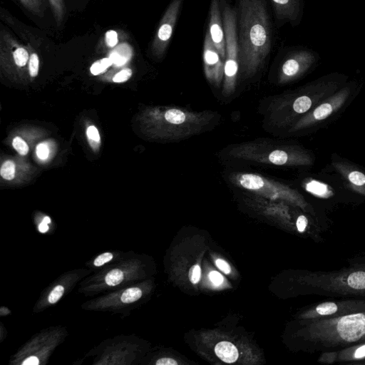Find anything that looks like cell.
Segmentation results:
<instances>
[{"label": "cell", "mask_w": 365, "mask_h": 365, "mask_svg": "<svg viewBox=\"0 0 365 365\" xmlns=\"http://www.w3.org/2000/svg\"><path fill=\"white\" fill-rule=\"evenodd\" d=\"M222 19L225 36V63L224 73L228 82H232L238 71L240 54L236 14L228 5L224 4Z\"/></svg>", "instance_id": "obj_3"}, {"label": "cell", "mask_w": 365, "mask_h": 365, "mask_svg": "<svg viewBox=\"0 0 365 365\" xmlns=\"http://www.w3.org/2000/svg\"><path fill=\"white\" fill-rule=\"evenodd\" d=\"M13 147L21 155H26L29 152V146L20 137H16L12 142Z\"/></svg>", "instance_id": "obj_25"}, {"label": "cell", "mask_w": 365, "mask_h": 365, "mask_svg": "<svg viewBox=\"0 0 365 365\" xmlns=\"http://www.w3.org/2000/svg\"><path fill=\"white\" fill-rule=\"evenodd\" d=\"M27 46L29 51V72L31 77H36L38 73L39 58L32 46L30 45H27Z\"/></svg>", "instance_id": "obj_18"}, {"label": "cell", "mask_w": 365, "mask_h": 365, "mask_svg": "<svg viewBox=\"0 0 365 365\" xmlns=\"http://www.w3.org/2000/svg\"><path fill=\"white\" fill-rule=\"evenodd\" d=\"M332 165L351 188L365 195V171L344 160H333Z\"/></svg>", "instance_id": "obj_9"}, {"label": "cell", "mask_w": 365, "mask_h": 365, "mask_svg": "<svg viewBox=\"0 0 365 365\" xmlns=\"http://www.w3.org/2000/svg\"><path fill=\"white\" fill-rule=\"evenodd\" d=\"M64 292V288L61 285H58L55 287L50 294L48 295V300L49 303L54 304L56 303L63 295Z\"/></svg>", "instance_id": "obj_28"}, {"label": "cell", "mask_w": 365, "mask_h": 365, "mask_svg": "<svg viewBox=\"0 0 365 365\" xmlns=\"http://www.w3.org/2000/svg\"><path fill=\"white\" fill-rule=\"evenodd\" d=\"M110 65V61L108 59H103L100 61L96 62L91 68V71L93 74L97 75L103 72Z\"/></svg>", "instance_id": "obj_27"}, {"label": "cell", "mask_w": 365, "mask_h": 365, "mask_svg": "<svg viewBox=\"0 0 365 365\" xmlns=\"http://www.w3.org/2000/svg\"><path fill=\"white\" fill-rule=\"evenodd\" d=\"M347 284L353 289H365V272L359 271L350 274L347 278Z\"/></svg>", "instance_id": "obj_16"}, {"label": "cell", "mask_w": 365, "mask_h": 365, "mask_svg": "<svg viewBox=\"0 0 365 365\" xmlns=\"http://www.w3.org/2000/svg\"><path fill=\"white\" fill-rule=\"evenodd\" d=\"M48 148L46 143L38 144L36 147V155L37 156L41 159L45 160L48 156Z\"/></svg>", "instance_id": "obj_31"}, {"label": "cell", "mask_w": 365, "mask_h": 365, "mask_svg": "<svg viewBox=\"0 0 365 365\" xmlns=\"http://www.w3.org/2000/svg\"><path fill=\"white\" fill-rule=\"evenodd\" d=\"M307 219L304 215H300L297 220V227L299 232H302L304 231L307 225Z\"/></svg>", "instance_id": "obj_34"}, {"label": "cell", "mask_w": 365, "mask_h": 365, "mask_svg": "<svg viewBox=\"0 0 365 365\" xmlns=\"http://www.w3.org/2000/svg\"><path fill=\"white\" fill-rule=\"evenodd\" d=\"M19 1L34 15L38 17L43 16L45 0H19Z\"/></svg>", "instance_id": "obj_15"}, {"label": "cell", "mask_w": 365, "mask_h": 365, "mask_svg": "<svg viewBox=\"0 0 365 365\" xmlns=\"http://www.w3.org/2000/svg\"><path fill=\"white\" fill-rule=\"evenodd\" d=\"M56 23L60 26L64 21L66 16V6L64 0H48Z\"/></svg>", "instance_id": "obj_14"}, {"label": "cell", "mask_w": 365, "mask_h": 365, "mask_svg": "<svg viewBox=\"0 0 365 365\" xmlns=\"http://www.w3.org/2000/svg\"><path fill=\"white\" fill-rule=\"evenodd\" d=\"M365 356V345H363L360 347H359L355 353H354V357L356 359H360Z\"/></svg>", "instance_id": "obj_37"}, {"label": "cell", "mask_w": 365, "mask_h": 365, "mask_svg": "<svg viewBox=\"0 0 365 365\" xmlns=\"http://www.w3.org/2000/svg\"><path fill=\"white\" fill-rule=\"evenodd\" d=\"M221 58L207 31L203 44V62L206 75L209 78L219 80L221 78L224 70Z\"/></svg>", "instance_id": "obj_11"}, {"label": "cell", "mask_w": 365, "mask_h": 365, "mask_svg": "<svg viewBox=\"0 0 365 365\" xmlns=\"http://www.w3.org/2000/svg\"><path fill=\"white\" fill-rule=\"evenodd\" d=\"M290 160L289 154L282 150H275L272 151L269 155V160L270 163L282 165L286 164Z\"/></svg>", "instance_id": "obj_19"}, {"label": "cell", "mask_w": 365, "mask_h": 365, "mask_svg": "<svg viewBox=\"0 0 365 365\" xmlns=\"http://www.w3.org/2000/svg\"><path fill=\"white\" fill-rule=\"evenodd\" d=\"M183 0H172L159 22L151 44L153 53L161 57L168 47Z\"/></svg>", "instance_id": "obj_5"}, {"label": "cell", "mask_w": 365, "mask_h": 365, "mask_svg": "<svg viewBox=\"0 0 365 365\" xmlns=\"http://www.w3.org/2000/svg\"><path fill=\"white\" fill-rule=\"evenodd\" d=\"M39 361L36 356H30L23 361V365H37Z\"/></svg>", "instance_id": "obj_36"}, {"label": "cell", "mask_w": 365, "mask_h": 365, "mask_svg": "<svg viewBox=\"0 0 365 365\" xmlns=\"http://www.w3.org/2000/svg\"><path fill=\"white\" fill-rule=\"evenodd\" d=\"M238 182L242 187L264 193L269 196L272 199L279 197L289 198L291 200L299 199V195L294 190L289 189V187L273 183L255 174H242L240 175Z\"/></svg>", "instance_id": "obj_6"}, {"label": "cell", "mask_w": 365, "mask_h": 365, "mask_svg": "<svg viewBox=\"0 0 365 365\" xmlns=\"http://www.w3.org/2000/svg\"><path fill=\"white\" fill-rule=\"evenodd\" d=\"M364 321H365V317H364Z\"/></svg>", "instance_id": "obj_40"}, {"label": "cell", "mask_w": 365, "mask_h": 365, "mask_svg": "<svg viewBox=\"0 0 365 365\" xmlns=\"http://www.w3.org/2000/svg\"><path fill=\"white\" fill-rule=\"evenodd\" d=\"M356 88L354 81L346 83L336 93L329 96L309 111L294 125V130L317 126L334 116L344 107Z\"/></svg>", "instance_id": "obj_2"}, {"label": "cell", "mask_w": 365, "mask_h": 365, "mask_svg": "<svg viewBox=\"0 0 365 365\" xmlns=\"http://www.w3.org/2000/svg\"><path fill=\"white\" fill-rule=\"evenodd\" d=\"M216 355L224 362L233 363L238 358L236 346L229 341H220L215 347Z\"/></svg>", "instance_id": "obj_12"}, {"label": "cell", "mask_w": 365, "mask_h": 365, "mask_svg": "<svg viewBox=\"0 0 365 365\" xmlns=\"http://www.w3.org/2000/svg\"><path fill=\"white\" fill-rule=\"evenodd\" d=\"M86 135L91 146L96 150L100 145V135L95 126H89L87 128Z\"/></svg>", "instance_id": "obj_23"}, {"label": "cell", "mask_w": 365, "mask_h": 365, "mask_svg": "<svg viewBox=\"0 0 365 365\" xmlns=\"http://www.w3.org/2000/svg\"><path fill=\"white\" fill-rule=\"evenodd\" d=\"M15 164L11 160H7L3 163L1 168V176L5 180H12L15 176Z\"/></svg>", "instance_id": "obj_22"}, {"label": "cell", "mask_w": 365, "mask_h": 365, "mask_svg": "<svg viewBox=\"0 0 365 365\" xmlns=\"http://www.w3.org/2000/svg\"><path fill=\"white\" fill-rule=\"evenodd\" d=\"M220 0H212L210 9L209 34L222 58H225V36Z\"/></svg>", "instance_id": "obj_7"}, {"label": "cell", "mask_w": 365, "mask_h": 365, "mask_svg": "<svg viewBox=\"0 0 365 365\" xmlns=\"http://www.w3.org/2000/svg\"><path fill=\"white\" fill-rule=\"evenodd\" d=\"M132 70L130 68H125L117 72L112 78L115 83H122L128 80L132 76Z\"/></svg>", "instance_id": "obj_26"}, {"label": "cell", "mask_w": 365, "mask_h": 365, "mask_svg": "<svg viewBox=\"0 0 365 365\" xmlns=\"http://www.w3.org/2000/svg\"><path fill=\"white\" fill-rule=\"evenodd\" d=\"M38 230L41 232H46L48 230V224L42 222L38 226Z\"/></svg>", "instance_id": "obj_38"}, {"label": "cell", "mask_w": 365, "mask_h": 365, "mask_svg": "<svg viewBox=\"0 0 365 365\" xmlns=\"http://www.w3.org/2000/svg\"><path fill=\"white\" fill-rule=\"evenodd\" d=\"M123 279V274L119 269H113L108 272L105 277L106 283L109 286H115L120 284Z\"/></svg>", "instance_id": "obj_21"}, {"label": "cell", "mask_w": 365, "mask_h": 365, "mask_svg": "<svg viewBox=\"0 0 365 365\" xmlns=\"http://www.w3.org/2000/svg\"><path fill=\"white\" fill-rule=\"evenodd\" d=\"M337 310V306L334 302H324L318 305L317 312L320 315H329L334 314Z\"/></svg>", "instance_id": "obj_24"}, {"label": "cell", "mask_w": 365, "mask_h": 365, "mask_svg": "<svg viewBox=\"0 0 365 365\" xmlns=\"http://www.w3.org/2000/svg\"><path fill=\"white\" fill-rule=\"evenodd\" d=\"M305 190L315 196L327 198L333 195L331 187L314 179L306 181L304 185Z\"/></svg>", "instance_id": "obj_13"}, {"label": "cell", "mask_w": 365, "mask_h": 365, "mask_svg": "<svg viewBox=\"0 0 365 365\" xmlns=\"http://www.w3.org/2000/svg\"><path fill=\"white\" fill-rule=\"evenodd\" d=\"M42 222H46V223L48 224V223H50V222H51V219H50L48 217L46 216V217H44V218L43 219Z\"/></svg>", "instance_id": "obj_39"}, {"label": "cell", "mask_w": 365, "mask_h": 365, "mask_svg": "<svg viewBox=\"0 0 365 365\" xmlns=\"http://www.w3.org/2000/svg\"><path fill=\"white\" fill-rule=\"evenodd\" d=\"M209 277L211 282L215 285H220L223 282L222 275L217 271H212L210 273Z\"/></svg>", "instance_id": "obj_32"}, {"label": "cell", "mask_w": 365, "mask_h": 365, "mask_svg": "<svg viewBox=\"0 0 365 365\" xmlns=\"http://www.w3.org/2000/svg\"><path fill=\"white\" fill-rule=\"evenodd\" d=\"M217 267L225 274H230L231 269L227 262L222 259H217L215 262Z\"/></svg>", "instance_id": "obj_33"}, {"label": "cell", "mask_w": 365, "mask_h": 365, "mask_svg": "<svg viewBox=\"0 0 365 365\" xmlns=\"http://www.w3.org/2000/svg\"><path fill=\"white\" fill-rule=\"evenodd\" d=\"M319 53L307 47L292 50L280 68V79L283 81L296 79L313 70L319 63Z\"/></svg>", "instance_id": "obj_4"}, {"label": "cell", "mask_w": 365, "mask_h": 365, "mask_svg": "<svg viewBox=\"0 0 365 365\" xmlns=\"http://www.w3.org/2000/svg\"><path fill=\"white\" fill-rule=\"evenodd\" d=\"M112 258L113 255L110 252H104L96 258L93 264L95 266L99 267L110 261Z\"/></svg>", "instance_id": "obj_30"}, {"label": "cell", "mask_w": 365, "mask_h": 365, "mask_svg": "<svg viewBox=\"0 0 365 365\" xmlns=\"http://www.w3.org/2000/svg\"><path fill=\"white\" fill-rule=\"evenodd\" d=\"M142 296V291L138 287H132L125 289L121 295V301L123 303L133 302Z\"/></svg>", "instance_id": "obj_20"}, {"label": "cell", "mask_w": 365, "mask_h": 365, "mask_svg": "<svg viewBox=\"0 0 365 365\" xmlns=\"http://www.w3.org/2000/svg\"><path fill=\"white\" fill-rule=\"evenodd\" d=\"M239 8L240 56L247 72H254L271 48L270 21L264 0H240Z\"/></svg>", "instance_id": "obj_1"}, {"label": "cell", "mask_w": 365, "mask_h": 365, "mask_svg": "<svg viewBox=\"0 0 365 365\" xmlns=\"http://www.w3.org/2000/svg\"><path fill=\"white\" fill-rule=\"evenodd\" d=\"M165 118L168 123L178 125L185 121L186 115L182 110L173 108L165 112Z\"/></svg>", "instance_id": "obj_17"}, {"label": "cell", "mask_w": 365, "mask_h": 365, "mask_svg": "<svg viewBox=\"0 0 365 365\" xmlns=\"http://www.w3.org/2000/svg\"><path fill=\"white\" fill-rule=\"evenodd\" d=\"M200 267L199 265L195 264L191 267L189 272V278L192 283L196 284L199 282L200 278Z\"/></svg>", "instance_id": "obj_29"}, {"label": "cell", "mask_w": 365, "mask_h": 365, "mask_svg": "<svg viewBox=\"0 0 365 365\" xmlns=\"http://www.w3.org/2000/svg\"><path fill=\"white\" fill-rule=\"evenodd\" d=\"M155 364L157 365H177L178 362L171 358H161Z\"/></svg>", "instance_id": "obj_35"}, {"label": "cell", "mask_w": 365, "mask_h": 365, "mask_svg": "<svg viewBox=\"0 0 365 365\" xmlns=\"http://www.w3.org/2000/svg\"><path fill=\"white\" fill-rule=\"evenodd\" d=\"M363 314H352L342 317L337 322L339 336L346 341L354 342L365 335V321Z\"/></svg>", "instance_id": "obj_8"}, {"label": "cell", "mask_w": 365, "mask_h": 365, "mask_svg": "<svg viewBox=\"0 0 365 365\" xmlns=\"http://www.w3.org/2000/svg\"><path fill=\"white\" fill-rule=\"evenodd\" d=\"M276 16L293 26L300 24L304 13V0H270Z\"/></svg>", "instance_id": "obj_10"}]
</instances>
